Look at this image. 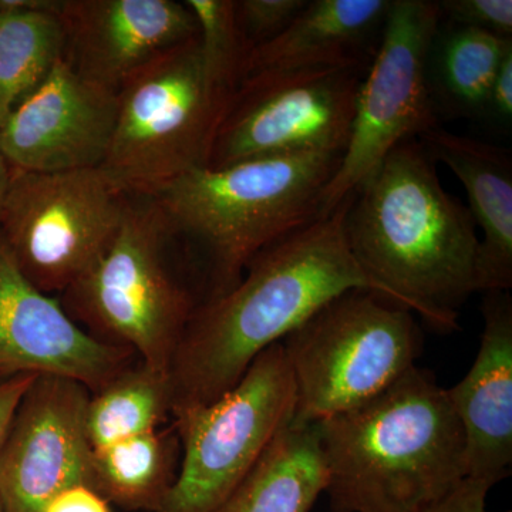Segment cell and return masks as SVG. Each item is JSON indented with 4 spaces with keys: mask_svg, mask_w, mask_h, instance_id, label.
Returning <instances> with one entry per match:
<instances>
[{
    "mask_svg": "<svg viewBox=\"0 0 512 512\" xmlns=\"http://www.w3.org/2000/svg\"><path fill=\"white\" fill-rule=\"evenodd\" d=\"M352 198L262 249L237 286L195 311L170 366L171 414L220 399L265 349L342 293L369 289L386 298L350 251Z\"/></svg>",
    "mask_w": 512,
    "mask_h": 512,
    "instance_id": "obj_1",
    "label": "cell"
},
{
    "mask_svg": "<svg viewBox=\"0 0 512 512\" xmlns=\"http://www.w3.org/2000/svg\"><path fill=\"white\" fill-rule=\"evenodd\" d=\"M345 231L357 264L387 299L431 328L458 329L460 309L477 292L480 237L419 140L394 148L353 194Z\"/></svg>",
    "mask_w": 512,
    "mask_h": 512,
    "instance_id": "obj_2",
    "label": "cell"
},
{
    "mask_svg": "<svg viewBox=\"0 0 512 512\" xmlns=\"http://www.w3.org/2000/svg\"><path fill=\"white\" fill-rule=\"evenodd\" d=\"M316 424L332 512H423L467 478L463 426L429 370Z\"/></svg>",
    "mask_w": 512,
    "mask_h": 512,
    "instance_id": "obj_3",
    "label": "cell"
},
{
    "mask_svg": "<svg viewBox=\"0 0 512 512\" xmlns=\"http://www.w3.org/2000/svg\"><path fill=\"white\" fill-rule=\"evenodd\" d=\"M342 157L299 153L201 167L153 195L183 242L204 303L237 286L262 249L320 218Z\"/></svg>",
    "mask_w": 512,
    "mask_h": 512,
    "instance_id": "obj_4",
    "label": "cell"
},
{
    "mask_svg": "<svg viewBox=\"0 0 512 512\" xmlns=\"http://www.w3.org/2000/svg\"><path fill=\"white\" fill-rule=\"evenodd\" d=\"M94 339L123 346L170 373L200 284L177 232L153 195L130 194L119 232L97 264L57 296Z\"/></svg>",
    "mask_w": 512,
    "mask_h": 512,
    "instance_id": "obj_5",
    "label": "cell"
},
{
    "mask_svg": "<svg viewBox=\"0 0 512 512\" xmlns=\"http://www.w3.org/2000/svg\"><path fill=\"white\" fill-rule=\"evenodd\" d=\"M234 92L208 67L198 36L165 50L121 84L101 170L128 194L154 195L207 167Z\"/></svg>",
    "mask_w": 512,
    "mask_h": 512,
    "instance_id": "obj_6",
    "label": "cell"
},
{
    "mask_svg": "<svg viewBox=\"0 0 512 512\" xmlns=\"http://www.w3.org/2000/svg\"><path fill=\"white\" fill-rule=\"evenodd\" d=\"M296 387L293 423L312 424L373 399L416 366L423 333L413 312L352 289L284 340Z\"/></svg>",
    "mask_w": 512,
    "mask_h": 512,
    "instance_id": "obj_7",
    "label": "cell"
},
{
    "mask_svg": "<svg viewBox=\"0 0 512 512\" xmlns=\"http://www.w3.org/2000/svg\"><path fill=\"white\" fill-rule=\"evenodd\" d=\"M295 407V380L279 342L256 357L220 399L171 414L180 468L158 512L214 511L291 423Z\"/></svg>",
    "mask_w": 512,
    "mask_h": 512,
    "instance_id": "obj_8",
    "label": "cell"
},
{
    "mask_svg": "<svg viewBox=\"0 0 512 512\" xmlns=\"http://www.w3.org/2000/svg\"><path fill=\"white\" fill-rule=\"evenodd\" d=\"M128 200L100 167L63 173L10 168L0 238L26 279L57 298L110 247Z\"/></svg>",
    "mask_w": 512,
    "mask_h": 512,
    "instance_id": "obj_9",
    "label": "cell"
},
{
    "mask_svg": "<svg viewBox=\"0 0 512 512\" xmlns=\"http://www.w3.org/2000/svg\"><path fill=\"white\" fill-rule=\"evenodd\" d=\"M441 23L439 2L392 0L386 28L357 90L348 147L320 200L330 214L409 140L440 127L427 83V55Z\"/></svg>",
    "mask_w": 512,
    "mask_h": 512,
    "instance_id": "obj_10",
    "label": "cell"
},
{
    "mask_svg": "<svg viewBox=\"0 0 512 512\" xmlns=\"http://www.w3.org/2000/svg\"><path fill=\"white\" fill-rule=\"evenodd\" d=\"M366 73L309 67L245 77L215 133L207 167L299 153L345 154Z\"/></svg>",
    "mask_w": 512,
    "mask_h": 512,
    "instance_id": "obj_11",
    "label": "cell"
},
{
    "mask_svg": "<svg viewBox=\"0 0 512 512\" xmlns=\"http://www.w3.org/2000/svg\"><path fill=\"white\" fill-rule=\"evenodd\" d=\"M90 390L70 377L39 375L20 400L0 451L5 512H43L67 488H93L87 439Z\"/></svg>",
    "mask_w": 512,
    "mask_h": 512,
    "instance_id": "obj_12",
    "label": "cell"
},
{
    "mask_svg": "<svg viewBox=\"0 0 512 512\" xmlns=\"http://www.w3.org/2000/svg\"><path fill=\"white\" fill-rule=\"evenodd\" d=\"M138 359L123 346L84 332L56 296L40 292L0 238V382L19 375H56L100 392Z\"/></svg>",
    "mask_w": 512,
    "mask_h": 512,
    "instance_id": "obj_13",
    "label": "cell"
},
{
    "mask_svg": "<svg viewBox=\"0 0 512 512\" xmlns=\"http://www.w3.org/2000/svg\"><path fill=\"white\" fill-rule=\"evenodd\" d=\"M116 116L117 93L77 76L62 59L3 121L0 154L29 173L99 168Z\"/></svg>",
    "mask_w": 512,
    "mask_h": 512,
    "instance_id": "obj_14",
    "label": "cell"
},
{
    "mask_svg": "<svg viewBox=\"0 0 512 512\" xmlns=\"http://www.w3.org/2000/svg\"><path fill=\"white\" fill-rule=\"evenodd\" d=\"M59 18L63 62L116 93L154 57L198 36L194 15L177 0H62Z\"/></svg>",
    "mask_w": 512,
    "mask_h": 512,
    "instance_id": "obj_15",
    "label": "cell"
},
{
    "mask_svg": "<svg viewBox=\"0 0 512 512\" xmlns=\"http://www.w3.org/2000/svg\"><path fill=\"white\" fill-rule=\"evenodd\" d=\"M484 330L467 376L447 390L466 437L467 478L491 487L512 467V298L484 293Z\"/></svg>",
    "mask_w": 512,
    "mask_h": 512,
    "instance_id": "obj_16",
    "label": "cell"
},
{
    "mask_svg": "<svg viewBox=\"0 0 512 512\" xmlns=\"http://www.w3.org/2000/svg\"><path fill=\"white\" fill-rule=\"evenodd\" d=\"M390 6L392 0H308L288 29L249 53L241 80L309 67L367 72L382 43Z\"/></svg>",
    "mask_w": 512,
    "mask_h": 512,
    "instance_id": "obj_17",
    "label": "cell"
},
{
    "mask_svg": "<svg viewBox=\"0 0 512 512\" xmlns=\"http://www.w3.org/2000/svg\"><path fill=\"white\" fill-rule=\"evenodd\" d=\"M419 141L434 163L446 165L466 188L468 211L483 234L478 245L477 292L511 291V151L441 127Z\"/></svg>",
    "mask_w": 512,
    "mask_h": 512,
    "instance_id": "obj_18",
    "label": "cell"
},
{
    "mask_svg": "<svg viewBox=\"0 0 512 512\" xmlns=\"http://www.w3.org/2000/svg\"><path fill=\"white\" fill-rule=\"evenodd\" d=\"M328 484L318 424L276 434L251 473L212 512H309Z\"/></svg>",
    "mask_w": 512,
    "mask_h": 512,
    "instance_id": "obj_19",
    "label": "cell"
},
{
    "mask_svg": "<svg viewBox=\"0 0 512 512\" xmlns=\"http://www.w3.org/2000/svg\"><path fill=\"white\" fill-rule=\"evenodd\" d=\"M511 50L512 39L441 19L426 67L431 100L439 117L483 120L495 74Z\"/></svg>",
    "mask_w": 512,
    "mask_h": 512,
    "instance_id": "obj_20",
    "label": "cell"
},
{
    "mask_svg": "<svg viewBox=\"0 0 512 512\" xmlns=\"http://www.w3.org/2000/svg\"><path fill=\"white\" fill-rule=\"evenodd\" d=\"M62 0H0V126L63 59Z\"/></svg>",
    "mask_w": 512,
    "mask_h": 512,
    "instance_id": "obj_21",
    "label": "cell"
},
{
    "mask_svg": "<svg viewBox=\"0 0 512 512\" xmlns=\"http://www.w3.org/2000/svg\"><path fill=\"white\" fill-rule=\"evenodd\" d=\"M181 446L174 426L93 450V490L126 511L158 512L177 480Z\"/></svg>",
    "mask_w": 512,
    "mask_h": 512,
    "instance_id": "obj_22",
    "label": "cell"
},
{
    "mask_svg": "<svg viewBox=\"0 0 512 512\" xmlns=\"http://www.w3.org/2000/svg\"><path fill=\"white\" fill-rule=\"evenodd\" d=\"M170 373L136 360L100 392L86 409L87 439L93 450L161 429L171 417Z\"/></svg>",
    "mask_w": 512,
    "mask_h": 512,
    "instance_id": "obj_23",
    "label": "cell"
},
{
    "mask_svg": "<svg viewBox=\"0 0 512 512\" xmlns=\"http://www.w3.org/2000/svg\"><path fill=\"white\" fill-rule=\"evenodd\" d=\"M198 26L205 62L212 73L237 89L249 55L235 20L234 0H185Z\"/></svg>",
    "mask_w": 512,
    "mask_h": 512,
    "instance_id": "obj_24",
    "label": "cell"
},
{
    "mask_svg": "<svg viewBox=\"0 0 512 512\" xmlns=\"http://www.w3.org/2000/svg\"><path fill=\"white\" fill-rule=\"evenodd\" d=\"M308 0H234L235 20L251 53L288 29Z\"/></svg>",
    "mask_w": 512,
    "mask_h": 512,
    "instance_id": "obj_25",
    "label": "cell"
},
{
    "mask_svg": "<svg viewBox=\"0 0 512 512\" xmlns=\"http://www.w3.org/2000/svg\"><path fill=\"white\" fill-rule=\"evenodd\" d=\"M439 6L444 22L512 39L511 0H443Z\"/></svg>",
    "mask_w": 512,
    "mask_h": 512,
    "instance_id": "obj_26",
    "label": "cell"
},
{
    "mask_svg": "<svg viewBox=\"0 0 512 512\" xmlns=\"http://www.w3.org/2000/svg\"><path fill=\"white\" fill-rule=\"evenodd\" d=\"M484 121L508 131L512 123V50L500 64L485 104Z\"/></svg>",
    "mask_w": 512,
    "mask_h": 512,
    "instance_id": "obj_27",
    "label": "cell"
},
{
    "mask_svg": "<svg viewBox=\"0 0 512 512\" xmlns=\"http://www.w3.org/2000/svg\"><path fill=\"white\" fill-rule=\"evenodd\" d=\"M491 488L484 481L466 478L456 490L423 512H487V495Z\"/></svg>",
    "mask_w": 512,
    "mask_h": 512,
    "instance_id": "obj_28",
    "label": "cell"
},
{
    "mask_svg": "<svg viewBox=\"0 0 512 512\" xmlns=\"http://www.w3.org/2000/svg\"><path fill=\"white\" fill-rule=\"evenodd\" d=\"M43 512H111V508L93 488L77 485L57 494Z\"/></svg>",
    "mask_w": 512,
    "mask_h": 512,
    "instance_id": "obj_29",
    "label": "cell"
},
{
    "mask_svg": "<svg viewBox=\"0 0 512 512\" xmlns=\"http://www.w3.org/2000/svg\"><path fill=\"white\" fill-rule=\"evenodd\" d=\"M37 375H19L0 382V451L8 439L20 400L28 392Z\"/></svg>",
    "mask_w": 512,
    "mask_h": 512,
    "instance_id": "obj_30",
    "label": "cell"
},
{
    "mask_svg": "<svg viewBox=\"0 0 512 512\" xmlns=\"http://www.w3.org/2000/svg\"><path fill=\"white\" fill-rule=\"evenodd\" d=\"M10 177V167L5 158L0 154V210H2L3 200H5L6 190H8Z\"/></svg>",
    "mask_w": 512,
    "mask_h": 512,
    "instance_id": "obj_31",
    "label": "cell"
},
{
    "mask_svg": "<svg viewBox=\"0 0 512 512\" xmlns=\"http://www.w3.org/2000/svg\"><path fill=\"white\" fill-rule=\"evenodd\" d=\"M0 512H5V510H3L2 501H0Z\"/></svg>",
    "mask_w": 512,
    "mask_h": 512,
    "instance_id": "obj_32",
    "label": "cell"
}]
</instances>
